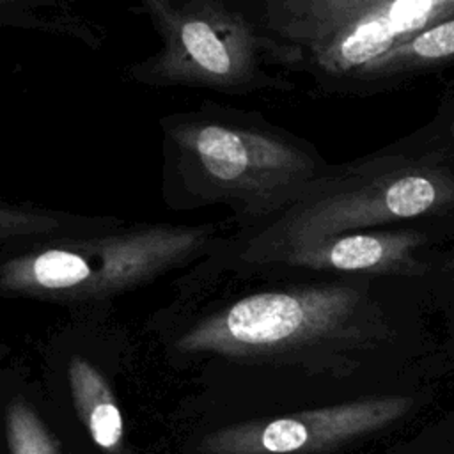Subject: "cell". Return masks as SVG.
Masks as SVG:
<instances>
[{"label": "cell", "mask_w": 454, "mask_h": 454, "mask_svg": "<svg viewBox=\"0 0 454 454\" xmlns=\"http://www.w3.org/2000/svg\"><path fill=\"white\" fill-rule=\"evenodd\" d=\"M160 326L172 355L307 365L427 333V282L374 275L193 278Z\"/></svg>", "instance_id": "cell-1"}, {"label": "cell", "mask_w": 454, "mask_h": 454, "mask_svg": "<svg viewBox=\"0 0 454 454\" xmlns=\"http://www.w3.org/2000/svg\"><path fill=\"white\" fill-rule=\"evenodd\" d=\"M438 220L454 222V147L431 122L376 154L332 165L282 211L231 231L190 277L241 278L332 236Z\"/></svg>", "instance_id": "cell-2"}, {"label": "cell", "mask_w": 454, "mask_h": 454, "mask_svg": "<svg viewBox=\"0 0 454 454\" xmlns=\"http://www.w3.org/2000/svg\"><path fill=\"white\" fill-rule=\"evenodd\" d=\"M161 195L174 211L225 206L232 231L294 202L330 170L316 147L257 112L204 101L158 121Z\"/></svg>", "instance_id": "cell-3"}, {"label": "cell", "mask_w": 454, "mask_h": 454, "mask_svg": "<svg viewBox=\"0 0 454 454\" xmlns=\"http://www.w3.org/2000/svg\"><path fill=\"white\" fill-rule=\"evenodd\" d=\"M225 222L121 220L66 236L0 245V300L96 307L197 266L229 234Z\"/></svg>", "instance_id": "cell-4"}, {"label": "cell", "mask_w": 454, "mask_h": 454, "mask_svg": "<svg viewBox=\"0 0 454 454\" xmlns=\"http://www.w3.org/2000/svg\"><path fill=\"white\" fill-rule=\"evenodd\" d=\"M131 11L147 18L160 44L124 69L129 82L227 96L293 89L284 73L298 69L300 55L268 32L257 4L142 0Z\"/></svg>", "instance_id": "cell-5"}, {"label": "cell", "mask_w": 454, "mask_h": 454, "mask_svg": "<svg viewBox=\"0 0 454 454\" xmlns=\"http://www.w3.org/2000/svg\"><path fill=\"white\" fill-rule=\"evenodd\" d=\"M259 16L321 85H351L385 53L454 16V0H266Z\"/></svg>", "instance_id": "cell-6"}, {"label": "cell", "mask_w": 454, "mask_h": 454, "mask_svg": "<svg viewBox=\"0 0 454 454\" xmlns=\"http://www.w3.org/2000/svg\"><path fill=\"white\" fill-rule=\"evenodd\" d=\"M452 239L454 222L445 220L355 231L282 254L250 275L231 280L374 275L429 284L445 254L442 247Z\"/></svg>", "instance_id": "cell-7"}, {"label": "cell", "mask_w": 454, "mask_h": 454, "mask_svg": "<svg viewBox=\"0 0 454 454\" xmlns=\"http://www.w3.org/2000/svg\"><path fill=\"white\" fill-rule=\"evenodd\" d=\"M403 395H378L333 406L247 420L209 433L202 454H314L381 429L411 408Z\"/></svg>", "instance_id": "cell-8"}, {"label": "cell", "mask_w": 454, "mask_h": 454, "mask_svg": "<svg viewBox=\"0 0 454 454\" xmlns=\"http://www.w3.org/2000/svg\"><path fill=\"white\" fill-rule=\"evenodd\" d=\"M449 64H454V16L417 32L380 57L351 85V90L383 89Z\"/></svg>", "instance_id": "cell-9"}, {"label": "cell", "mask_w": 454, "mask_h": 454, "mask_svg": "<svg viewBox=\"0 0 454 454\" xmlns=\"http://www.w3.org/2000/svg\"><path fill=\"white\" fill-rule=\"evenodd\" d=\"M67 381L76 415L90 440L106 454H121L124 419L103 372L87 358L74 355L67 364Z\"/></svg>", "instance_id": "cell-10"}, {"label": "cell", "mask_w": 454, "mask_h": 454, "mask_svg": "<svg viewBox=\"0 0 454 454\" xmlns=\"http://www.w3.org/2000/svg\"><path fill=\"white\" fill-rule=\"evenodd\" d=\"M121 220L114 215H85L0 199V245L44 236L90 232L115 225Z\"/></svg>", "instance_id": "cell-11"}, {"label": "cell", "mask_w": 454, "mask_h": 454, "mask_svg": "<svg viewBox=\"0 0 454 454\" xmlns=\"http://www.w3.org/2000/svg\"><path fill=\"white\" fill-rule=\"evenodd\" d=\"M5 438L11 454H59L37 411L21 397L11 401L5 410Z\"/></svg>", "instance_id": "cell-12"}, {"label": "cell", "mask_w": 454, "mask_h": 454, "mask_svg": "<svg viewBox=\"0 0 454 454\" xmlns=\"http://www.w3.org/2000/svg\"><path fill=\"white\" fill-rule=\"evenodd\" d=\"M433 124L443 135V138L454 147V83H450V87L447 89L440 110L433 119Z\"/></svg>", "instance_id": "cell-13"}, {"label": "cell", "mask_w": 454, "mask_h": 454, "mask_svg": "<svg viewBox=\"0 0 454 454\" xmlns=\"http://www.w3.org/2000/svg\"><path fill=\"white\" fill-rule=\"evenodd\" d=\"M447 252V250H445ZM445 255V254H443ZM449 257V255H447ZM450 261V259H449ZM452 262V261H450ZM454 264V262H452ZM434 275H438V277H442V278H445V280H449V282H452L454 284V268H450L445 261H443V257H442V261H440V264L436 266V270H434ZM438 312L440 310H443V314H445V317H447V333H454V309H436Z\"/></svg>", "instance_id": "cell-14"}, {"label": "cell", "mask_w": 454, "mask_h": 454, "mask_svg": "<svg viewBox=\"0 0 454 454\" xmlns=\"http://www.w3.org/2000/svg\"><path fill=\"white\" fill-rule=\"evenodd\" d=\"M9 351H11V348L5 342H0V360H4L9 355Z\"/></svg>", "instance_id": "cell-15"}]
</instances>
